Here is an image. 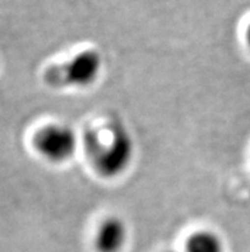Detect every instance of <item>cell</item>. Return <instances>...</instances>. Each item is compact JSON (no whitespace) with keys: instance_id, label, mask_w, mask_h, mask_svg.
I'll return each mask as SVG.
<instances>
[{"instance_id":"obj_1","label":"cell","mask_w":250,"mask_h":252,"mask_svg":"<svg viewBox=\"0 0 250 252\" xmlns=\"http://www.w3.org/2000/svg\"><path fill=\"white\" fill-rule=\"evenodd\" d=\"M87 151L92 164L105 178H114L127 170L134 157V142L129 132L123 127H112L110 138L104 142L95 134L87 137Z\"/></svg>"},{"instance_id":"obj_2","label":"cell","mask_w":250,"mask_h":252,"mask_svg":"<svg viewBox=\"0 0 250 252\" xmlns=\"http://www.w3.org/2000/svg\"><path fill=\"white\" fill-rule=\"evenodd\" d=\"M101 68L102 59L97 51L84 50L67 63L50 68L45 77L56 87H87L97 80Z\"/></svg>"},{"instance_id":"obj_3","label":"cell","mask_w":250,"mask_h":252,"mask_svg":"<svg viewBox=\"0 0 250 252\" xmlns=\"http://www.w3.org/2000/svg\"><path fill=\"white\" fill-rule=\"evenodd\" d=\"M37 153L50 163L61 164L73 158L78 138L76 132L65 125L53 123L42 127L33 140Z\"/></svg>"},{"instance_id":"obj_4","label":"cell","mask_w":250,"mask_h":252,"mask_svg":"<svg viewBox=\"0 0 250 252\" xmlns=\"http://www.w3.org/2000/svg\"><path fill=\"white\" fill-rule=\"evenodd\" d=\"M128 238L127 224L120 218L105 219L96 233L95 245L98 252H120Z\"/></svg>"},{"instance_id":"obj_5","label":"cell","mask_w":250,"mask_h":252,"mask_svg":"<svg viewBox=\"0 0 250 252\" xmlns=\"http://www.w3.org/2000/svg\"><path fill=\"white\" fill-rule=\"evenodd\" d=\"M185 252H223V242L215 232L199 230L190 234Z\"/></svg>"},{"instance_id":"obj_6","label":"cell","mask_w":250,"mask_h":252,"mask_svg":"<svg viewBox=\"0 0 250 252\" xmlns=\"http://www.w3.org/2000/svg\"><path fill=\"white\" fill-rule=\"evenodd\" d=\"M247 41H248V45H249V48H250V25L247 30Z\"/></svg>"},{"instance_id":"obj_7","label":"cell","mask_w":250,"mask_h":252,"mask_svg":"<svg viewBox=\"0 0 250 252\" xmlns=\"http://www.w3.org/2000/svg\"><path fill=\"white\" fill-rule=\"evenodd\" d=\"M165 252H176V251H172V250H168V251H165Z\"/></svg>"}]
</instances>
